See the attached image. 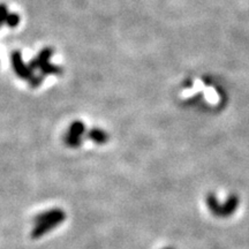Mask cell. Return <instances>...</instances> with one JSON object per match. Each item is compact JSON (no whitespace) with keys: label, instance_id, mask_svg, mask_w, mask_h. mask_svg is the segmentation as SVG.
Segmentation results:
<instances>
[{"label":"cell","instance_id":"1","mask_svg":"<svg viewBox=\"0 0 249 249\" xmlns=\"http://www.w3.org/2000/svg\"><path fill=\"white\" fill-rule=\"evenodd\" d=\"M205 203H207L208 209L213 216L219 218H226L232 216L235 213V210L239 207V197L236 195H231L227 197V200L224 203H220L217 200V197L213 193H209L205 197Z\"/></svg>","mask_w":249,"mask_h":249},{"label":"cell","instance_id":"2","mask_svg":"<svg viewBox=\"0 0 249 249\" xmlns=\"http://www.w3.org/2000/svg\"><path fill=\"white\" fill-rule=\"evenodd\" d=\"M11 60H12V66H13V70L15 74L22 80L30 81L33 79L34 73L33 70L29 65H26V62L23 61L22 54H21L20 51H13L11 54Z\"/></svg>","mask_w":249,"mask_h":249},{"label":"cell","instance_id":"3","mask_svg":"<svg viewBox=\"0 0 249 249\" xmlns=\"http://www.w3.org/2000/svg\"><path fill=\"white\" fill-rule=\"evenodd\" d=\"M54 219H66V213H65L64 210L58 209V208L43 211V213L37 214V216L34 218V224L36 225V224L50 222V220Z\"/></svg>","mask_w":249,"mask_h":249},{"label":"cell","instance_id":"4","mask_svg":"<svg viewBox=\"0 0 249 249\" xmlns=\"http://www.w3.org/2000/svg\"><path fill=\"white\" fill-rule=\"evenodd\" d=\"M65 219H54V220H50V222H44L40 224H36L35 227L31 231V238L33 239H38L40 236L45 235L46 233H49L50 231L60 225V224L64 222Z\"/></svg>","mask_w":249,"mask_h":249},{"label":"cell","instance_id":"5","mask_svg":"<svg viewBox=\"0 0 249 249\" xmlns=\"http://www.w3.org/2000/svg\"><path fill=\"white\" fill-rule=\"evenodd\" d=\"M52 54H53V49L51 48H44L43 50H40V52L36 55L33 60L30 61L29 66L31 67V70H35V68H43L45 65H48L50 62V59H51Z\"/></svg>","mask_w":249,"mask_h":249},{"label":"cell","instance_id":"6","mask_svg":"<svg viewBox=\"0 0 249 249\" xmlns=\"http://www.w3.org/2000/svg\"><path fill=\"white\" fill-rule=\"evenodd\" d=\"M88 139L90 141L95 142L96 144H105V143L108 142V134L105 132L104 129L97 128H91L88 132Z\"/></svg>","mask_w":249,"mask_h":249},{"label":"cell","instance_id":"7","mask_svg":"<svg viewBox=\"0 0 249 249\" xmlns=\"http://www.w3.org/2000/svg\"><path fill=\"white\" fill-rule=\"evenodd\" d=\"M85 133H86V124H83L82 121L76 120L70 124L66 135L74 139H82L83 134Z\"/></svg>","mask_w":249,"mask_h":249},{"label":"cell","instance_id":"8","mask_svg":"<svg viewBox=\"0 0 249 249\" xmlns=\"http://www.w3.org/2000/svg\"><path fill=\"white\" fill-rule=\"evenodd\" d=\"M62 140H64V143L67 145V147L74 148V149L79 148L80 145L82 144V142H83L82 139H74V138H71V136L66 135V134H65L64 139H62Z\"/></svg>","mask_w":249,"mask_h":249},{"label":"cell","instance_id":"9","mask_svg":"<svg viewBox=\"0 0 249 249\" xmlns=\"http://www.w3.org/2000/svg\"><path fill=\"white\" fill-rule=\"evenodd\" d=\"M20 23V15L17 13H9L7 18H6V23L9 28H15Z\"/></svg>","mask_w":249,"mask_h":249},{"label":"cell","instance_id":"10","mask_svg":"<svg viewBox=\"0 0 249 249\" xmlns=\"http://www.w3.org/2000/svg\"><path fill=\"white\" fill-rule=\"evenodd\" d=\"M8 8L5 4H0V27L6 23V18L8 17Z\"/></svg>","mask_w":249,"mask_h":249},{"label":"cell","instance_id":"11","mask_svg":"<svg viewBox=\"0 0 249 249\" xmlns=\"http://www.w3.org/2000/svg\"><path fill=\"white\" fill-rule=\"evenodd\" d=\"M43 81V76H37V75H34L33 79L29 81V85L31 88H37V87L40 86V83H42Z\"/></svg>","mask_w":249,"mask_h":249},{"label":"cell","instance_id":"12","mask_svg":"<svg viewBox=\"0 0 249 249\" xmlns=\"http://www.w3.org/2000/svg\"><path fill=\"white\" fill-rule=\"evenodd\" d=\"M163 249H174L173 247H165V248H163Z\"/></svg>","mask_w":249,"mask_h":249}]
</instances>
